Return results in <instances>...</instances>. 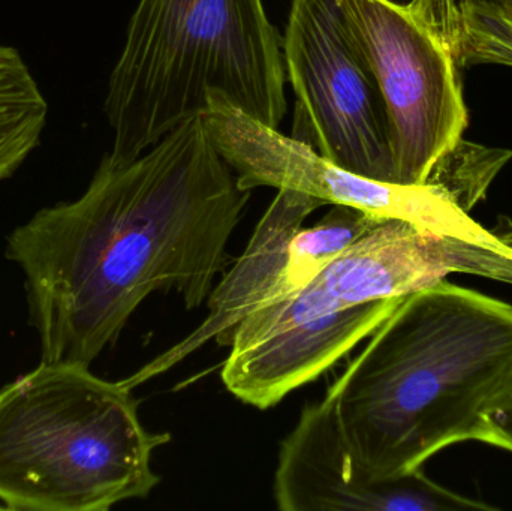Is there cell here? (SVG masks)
Wrapping results in <instances>:
<instances>
[{
  "label": "cell",
  "mask_w": 512,
  "mask_h": 511,
  "mask_svg": "<svg viewBox=\"0 0 512 511\" xmlns=\"http://www.w3.org/2000/svg\"><path fill=\"white\" fill-rule=\"evenodd\" d=\"M327 206L322 200L292 189H277L245 252L233 269L213 287L206 320L182 341L156 356L152 362L122 380L129 389L173 369L209 341L230 347L240 324L273 300L286 263L289 240L303 227L307 216Z\"/></svg>",
  "instance_id": "obj_10"
},
{
  "label": "cell",
  "mask_w": 512,
  "mask_h": 511,
  "mask_svg": "<svg viewBox=\"0 0 512 511\" xmlns=\"http://www.w3.org/2000/svg\"><path fill=\"white\" fill-rule=\"evenodd\" d=\"M0 509H5V507H3L2 504H0Z\"/></svg>",
  "instance_id": "obj_18"
},
{
  "label": "cell",
  "mask_w": 512,
  "mask_h": 511,
  "mask_svg": "<svg viewBox=\"0 0 512 511\" xmlns=\"http://www.w3.org/2000/svg\"><path fill=\"white\" fill-rule=\"evenodd\" d=\"M382 219L385 218L355 207L333 204L330 212L325 213L315 225L301 227L289 240L285 269L270 303L285 299L306 287L328 264L348 251Z\"/></svg>",
  "instance_id": "obj_12"
},
{
  "label": "cell",
  "mask_w": 512,
  "mask_h": 511,
  "mask_svg": "<svg viewBox=\"0 0 512 511\" xmlns=\"http://www.w3.org/2000/svg\"><path fill=\"white\" fill-rule=\"evenodd\" d=\"M132 389L80 363H39L0 389V504L6 510L107 511L161 482Z\"/></svg>",
  "instance_id": "obj_4"
},
{
  "label": "cell",
  "mask_w": 512,
  "mask_h": 511,
  "mask_svg": "<svg viewBox=\"0 0 512 511\" xmlns=\"http://www.w3.org/2000/svg\"><path fill=\"white\" fill-rule=\"evenodd\" d=\"M456 2H459V0H456ZM475 2H490V0H475Z\"/></svg>",
  "instance_id": "obj_17"
},
{
  "label": "cell",
  "mask_w": 512,
  "mask_h": 511,
  "mask_svg": "<svg viewBox=\"0 0 512 511\" xmlns=\"http://www.w3.org/2000/svg\"><path fill=\"white\" fill-rule=\"evenodd\" d=\"M511 159L510 149L484 146L462 137L439 156L427 185L469 213L486 198L493 180Z\"/></svg>",
  "instance_id": "obj_13"
},
{
  "label": "cell",
  "mask_w": 512,
  "mask_h": 511,
  "mask_svg": "<svg viewBox=\"0 0 512 511\" xmlns=\"http://www.w3.org/2000/svg\"><path fill=\"white\" fill-rule=\"evenodd\" d=\"M453 53L459 68H512V0H459Z\"/></svg>",
  "instance_id": "obj_14"
},
{
  "label": "cell",
  "mask_w": 512,
  "mask_h": 511,
  "mask_svg": "<svg viewBox=\"0 0 512 511\" xmlns=\"http://www.w3.org/2000/svg\"><path fill=\"white\" fill-rule=\"evenodd\" d=\"M283 38L262 0H140L108 81V158L129 162L213 99L279 129Z\"/></svg>",
  "instance_id": "obj_3"
},
{
  "label": "cell",
  "mask_w": 512,
  "mask_h": 511,
  "mask_svg": "<svg viewBox=\"0 0 512 511\" xmlns=\"http://www.w3.org/2000/svg\"><path fill=\"white\" fill-rule=\"evenodd\" d=\"M47 119V99L23 56L0 44V183L39 146Z\"/></svg>",
  "instance_id": "obj_11"
},
{
  "label": "cell",
  "mask_w": 512,
  "mask_h": 511,
  "mask_svg": "<svg viewBox=\"0 0 512 511\" xmlns=\"http://www.w3.org/2000/svg\"><path fill=\"white\" fill-rule=\"evenodd\" d=\"M249 198L201 116L134 161L105 155L80 198L38 210L6 236L41 362L92 365L156 291L200 308Z\"/></svg>",
  "instance_id": "obj_1"
},
{
  "label": "cell",
  "mask_w": 512,
  "mask_h": 511,
  "mask_svg": "<svg viewBox=\"0 0 512 511\" xmlns=\"http://www.w3.org/2000/svg\"><path fill=\"white\" fill-rule=\"evenodd\" d=\"M474 441L512 453V366L481 408Z\"/></svg>",
  "instance_id": "obj_15"
},
{
  "label": "cell",
  "mask_w": 512,
  "mask_h": 511,
  "mask_svg": "<svg viewBox=\"0 0 512 511\" xmlns=\"http://www.w3.org/2000/svg\"><path fill=\"white\" fill-rule=\"evenodd\" d=\"M283 59L295 93L291 137L352 173L396 183L384 101L337 0H292Z\"/></svg>",
  "instance_id": "obj_6"
},
{
  "label": "cell",
  "mask_w": 512,
  "mask_h": 511,
  "mask_svg": "<svg viewBox=\"0 0 512 511\" xmlns=\"http://www.w3.org/2000/svg\"><path fill=\"white\" fill-rule=\"evenodd\" d=\"M512 366V305L447 279L409 294L331 384L343 434L376 477L474 441Z\"/></svg>",
  "instance_id": "obj_2"
},
{
  "label": "cell",
  "mask_w": 512,
  "mask_h": 511,
  "mask_svg": "<svg viewBox=\"0 0 512 511\" xmlns=\"http://www.w3.org/2000/svg\"><path fill=\"white\" fill-rule=\"evenodd\" d=\"M346 29L369 65L390 125L396 183L427 185L439 156L468 128L453 48L408 5L337 0Z\"/></svg>",
  "instance_id": "obj_5"
},
{
  "label": "cell",
  "mask_w": 512,
  "mask_h": 511,
  "mask_svg": "<svg viewBox=\"0 0 512 511\" xmlns=\"http://www.w3.org/2000/svg\"><path fill=\"white\" fill-rule=\"evenodd\" d=\"M273 497L282 511L499 510L463 497L421 470L376 477L355 455L330 396L306 405L280 443Z\"/></svg>",
  "instance_id": "obj_9"
},
{
  "label": "cell",
  "mask_w": 512,
  "mask_h": 511,
  "mask_svg": "<svg viewBox=\"0 0 512 511\" xmlns=\"http://www.w3.org/2000/svg\"><path fill=\"white\" fill-rule=\"evenodd\" d=\"M481 258L483 248L478 246L438 236L402 219H382L306 287L252 312L233 342L286 324L340 317L376 300L406 297L439 284L451 273L475 275Z\"/></svg>",
  "instance_id": "obj_8"
},
{
  "label": "cell",
  "mask_w": 512,
  "mask_h": 511,
  "mask_svg": "<svg viewBox=\"0 0 512 511\" xmlns=\"http://www.w3.org/2000/svg\"><path fill=\"white\" fill-rule=\"evenodd\" d=\"M409 9L450 47L456 36V0H411Z\"/></svg>",
  "instance_id": "obj_16"
},
{
  "label": "cell",
  "mask_w": 512,
  "mask_h": 511,
  "mask_svg": "<svg viewBox=\"0 0 512 511\" xmlns=\"http://www.w3.org/2000/svg\"><path fill=\"white\" fill-rule=\"evenodd\" d=\"M201 117L245 191L261 186L292 189L328 206L355 207L381 218L411 222L450 240L512 252V234L486 230L433 186L379 182L352 173L221 99H213Z\"/></svg>",
  "instance_id": "obj_7"
}]
</instances>
